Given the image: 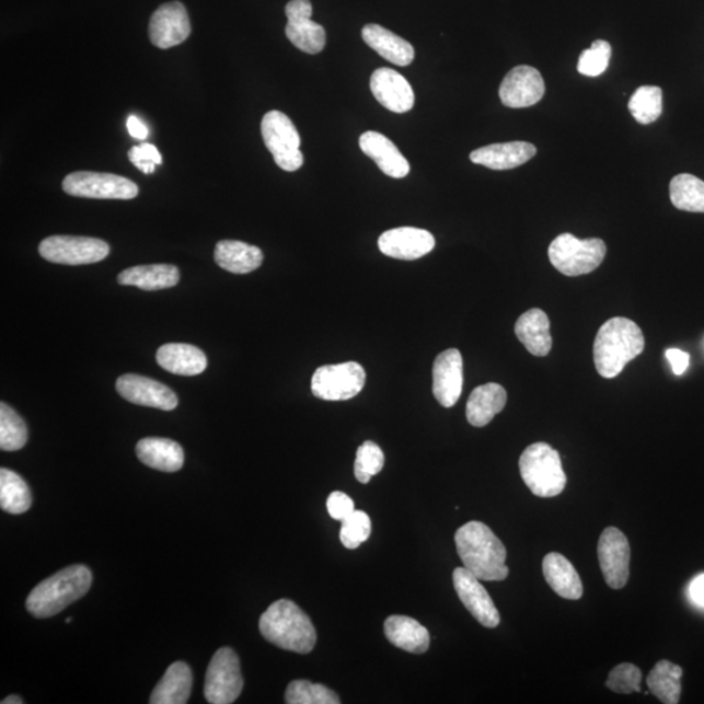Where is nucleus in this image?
Listing matches in <instances>:
<instances>
[{"label": "nucleus", "mask_w": 704, "mask_h": 704, "mask_svg": "<svg viewBox=\"0 0 704 704\" xmlns=\"http://www.w3.org/2000/svg\"><path fill=\"white\" fill-rule=\"evenodd\" d=\"M128 159L143 174L154 173L157 165H161L162 155L153 143L142 142L141 146L134 147L128 152Z\"/></svg>", "instance_id": "43"}, {"label": "nucleus", "mask_w": 704, "mask_h": 704, "mask_svg": "<svg viewBox=\"0 0 704 704\" xmlns=\"http://www.w3.org/2000/svg\"><path fill=\"white\" fill-rule=\"evenodd\" d=\"M191 22L186 7L170 2L159 7L150 18L149 38L159 49L181 45L189 37Z\"/></svg>", "instance_id": "15"}, {"label": "nucleus", "mask_w": 704, "mask_h": 704, "mask_svg": "<svg viewBox=\"0 0 704 704\" xmlns=\"http://www.w3.org/2000/svg\"><path fill=\"white\" fill-rule=\"evenodd\" d=\"M642 672L637 666L620 665L614 667L608 676L605 686L618 694L640 693Z\"/></svg>", "instance_id": "42"}, {"label": "nucleus", "mask_w": 704, "mask_h": 704, "mask_svg": "<svg viewBox=\"0 0 704 704\" xmlns=\"http://www.w3.org/2000/svg\"><path fill=\"white\" fill-rule=\"evenodd\" d=\"M92 580V572L85 565L68 566L37 585L26 599V610L37 619L56 616L83 598Z\"/></svg>", "instance_id": "4"}, {"label": "nucleus", "mask_w": 704, "mask_h": 704, "mask_svg": "<svg viewBox=\"0 0 704 704\" xmlns=\"http://www.w3.org/2000/svg\"><path fill=\"white\" fill-rule=\"evenodd\" d=\"M286 36L303 53L319 54L324 50L326 33L323 26L314 23L310 0H291L286 5Z\"/></svg>", "instance_id": "13"}, {"label": "nucleus", "mask_w": 704, "mask_h": 704, "mask_svg": "<svg viewBox=\"0 0 704 704\" xmlns=\"http://www.w3.org/2000/svg\"><path fill=\"white\" fill-rule=\"evenodd\" d=\"M262 135L265 147L275 157L279 168L297 171L303 166L304 157L300 152V136L296 125L286 114L273 111L264 115Z\"/></svg>", "instance_id": "7"}, {"label": "nucleus", "mask_w": 704, "mask_h": 704, "mask_svg": "<svg viewBox=\"0 0 704 704\" xmlns=\"http://www.w3.org/2000/svg\"><path fill=\"white\" fill-rule=\"evenodd\" d=\"M666 357L669 363H671L674 374L680 376L685 373L690 361V355L688 353L681 351L679 348H669V350L666 351Z\"/></svg>", "instance_id": "45"}, {"label": "nucleus", "mask_w": 704, "mask_h": 704, "mask_svg": "<svg viewBox=\"0 0 704 704\" xmlns=\"http://www.w3.org/2000/svg\"><path fill=\"white\" fill-rule=\"evenodd\" d=\"M39 255L60 265L100 263L111 254V245L97 238L54 235L39 244Z\"/></svg>", "instance_id": "10"}, {"label": "nucleus", "mask_w": 704, "mask_h": 704, "mask_svg": "<svg viewBox=\"0 0 704 704\" xmlns=\"http://www.w3.org/2000/svg\"><path fill=\"white\" fill-rule=\"evenodd\" d=\"M180 279V269L168 264L134 266L123 270L118 276L119 285L135 286L146 291L170 289L176 286Z\"/></svg>", "instance_id": "29"}, {"label": "nucleus", "mask_w": 704, "mask_h": 704, "mask_svg": "<svg viewBox=\"0 0 704 704\" xmlns=\"http://www.w3.org/2000/svg\"><path fill=\"white\" fill-rule=\"evenodd\" d=\"M607 245L601 239L580 241L572 234L558 235L550 245V262L567 277L589 275L604 262Z\"/></svg>", "instance_id": "6"}, {"label": "nucleus", "mask_w": 704, "mask_h": 704, "mask_svg": "<svg viewBox=\"0 0 704 704\" xmlns=\"http://www.w3.org/2000/svg\"><path fill=\"white\" fill-rule=\"evenodd\" d=\"M543 573L546 584L558 597L578 600L584 597V584L576 567L559 553H549L543 559Z\"/></svg>", "instance_id": "25"}, {"label": "nucleus", "mask_w": 704, "mask_h": 704, "mask_svg": "<svg viewBox=\"0 0 704 704\" xmlns=\"http://www.w3.org/2000/svg\"><path fill=\"white\" fill-rule=\"evenodd\" d=\"M22 703H24V701L16 695L7 696V699L2 701V704H22Z\"/></svg>", "instance_id": "48"}, {"label": "nucleus", "mask_w": 704, "mask_h": 704, "mask_svg": "<svg viewBox=\"0 0 704 704\" xmlns=\"http://www.w3.org/2000/svg\"><path fill=\"white\" fill-rule=\"evenodd\" d=\"M435 236L416 228H399L379 238V249L385 256L399 259H418L435 249Z\"/></svg>", "instance_id": "20"}, {"label": "nucleus", "mask_w": 704, "mask_h": 704, "mask_svg": "<svg viewBox=\"0 0 704 704\" xmlns=\"http://www.w3.org/2000/svg\"><path fill=\"white\" fill-rule=\"evenodd\" d=\"M372 532L371 518L367 512L355 510L342 521L339 539L347 550H357L368 540Z\"/></svg>", "instance_id": "40"}, {"label": "nucleus", "mask_w": 704, "mask_h": 704, "mask_svg": "<svg viewBox=\"0 0 704 704\" xmlns=\"http://www.w3.org/2000/svg\"><path fill=\"white\" fill-rule=\"evenodd\" d=\"M193 672L183 661H176L168 668L159 685L150 695L152 704H184L187 703L193 690Z\"/></svg>", "instance_id": "31"}, {"label": "nucleus", "mask_w": 704, "mask_h": 704, "mask_svg": "<svg viewBox=\"0 0 704 704\" xmlns=\"http://www.w3.org/2000/svg\"><path fill=\"white\" fill-rule=\"evenodd\" d=\"M0 507L10 515H23L32 507V494L22 476L0 470Z\"/></svg>", "instance_id": "34"}, {"label": "nucleus", "mask_w": 704, "mask_h": 704, "mask_svg": "<svg viewBox=\"0 0 704 704\" xmlns=\"http://www.w3.org/2000/svg\"><path fill=\"white\" fill-rule=\"evenodd\" d=\"M215 259L224 270L235 275H247L262 266L264 255L255 245L239 241H221L216 245Z\"/></svg>", "instance_id": "30"}, {"label": "nucleus", "mask_w": 704, "mask_h": 704, "mask_svg": "<svg viewBox=\"0 0 704 704\" xmlns=\"http://www.w3.org/2000/svg\"><path fill=\"white\" fill-rule=\"evenodd\" d=\"M326 507L330 516L339 522L344 521V519L355 511L351 497H348L344 492L339 491L333 492V494L327 497Z\"/></svg>", "instance_id": "44"}, {"label": "nucleus", "mask_w": 704, "mask_h": 704, "mask_svg": "<svg viewBox=\"0 0 704 704\" xmlns=\"http://www.w3.org/2000/svg\"><path fill=\"white\" fill-rule=\"evenodd\" d=\"M263 637L279 648L310 654L316 646L318 633L307 613L291 600L281 599L263 613L258 622Z\"/></svg>", "instance_id": "3"}, {"label": "nucleus", "mask_w": 704, "mask_h": 704, "mask_svg": "<svg viewBox=\"0 0 704 704\" xmlns=\"http://www.w3.org/2000/svg\"><path fill=\"white\" fill-rule=\"evenodd\" d=\"M515 332L526 350L535 357H546L551 353V324L544 311L532 309L524 312L517 320Z\"/></svg>", "instance_id": "24"}, {"label": "nucleus", "mask_w": 704, "mask_h": 704, "mask_svg": "<svg viewBox=\"0 0 704 704\" xmlns=\"http://www.w3.org/2000/svg\"><path fill=\"white\" fill-rule=\"evenodd\" d=\"M136 454L148 468L163 471V473H175L184 464V451L180 443L161 439V437H147L136 446Z\"/></svg>", "instance_id": "27"}, {"label": "nucleus", "mask_w": 704, "mask_h": 704, "mask_svg": "<svg viewBox=\"0 0 704 704\" xmlns=\"http://www.w3.org/2000/svg\"><path fill=\"white\" fill-rule=\"evenodd\" d=\"M535 154L536 148L532 143L511 141L476 149L470 160L492 170H511L524 165Z\"/></svg>", "instance_id": "21"}, {"label": "nucleus", "mask_w": 704, "mask_h": 704, "mask_svg": "<svg viewBox=\"0 0 704 704\" xmlns=\"http://www.w3.org/2000/svg\"><path fill=\"white\" fill-rule=\"evenodd\" d=\"M243 688L244 680L238 655L229 647L218 649L205 677V699L211 704L234 703L242 694Z\"/></svg>", "instance_id": "8"}, {"label": "nucleus", "mask_w": 704, "mask_h": 704, "mask_svg": "<svg viewBox=\"0 0 704 704\" xmlns=\"http://www.w3.org/2000/svg\"><path fill=\"white\" fill-rule=\"evenodd\" d=\"M285 702L289 704H339L332 689L307 680L292 681L287 686Z\"/></svg>", "instance_id": "38"}, {"label": "nucleus", "mask_w": 704, "mask_h": 704, "mask_svg": "<svg viewBox=\"0 0 704 704\" xmlns=\"http://www.w3.org/2000/svg\"><path fill=\"white\" fill-rule=\"evenodd\" d=\"M454 540L458 555L474 576L487 582L508 578L507 549L487 524L469 522L458 529Z\"/></svg>", "instance_id": "1"}, {"label": "nucleus", "mask_w": 704, "mask_h": 704, "mask_svg": "<svg viewBox=\"0 0 704 704\" xmlns=\"http://www.w3.org/2000/svg\"><path fill=\"white\" fill-rule=\"evenodd\" d=\"M371 91L382 106L396 114L408 113L415 105L412 84L392 68L382 67L372 73Z\"/></svg>", "instance_id": "19"}, {"label": "nucleus", "mask_w": 704, "mask_h": 704, "mask_svg": "<svg viewBox=\"0 0 704 704\" xmlns=\"http://www.w3.org/2000/svg\"><path fill=\"white\" fill-rule=\"evenodd\" d=\"M359 147L361 152L378 163L379 169L385 175L395 177V180H402L408 175L409 163L386 136L368 131L360 136Z\"/></svg>", "instance_id": "22"}, {"label": "nucleus", "mask_w": 704, "mask_h": 704, "mask_svg": "<svg viewBox=\"0 0 704 704\" xmlns=\"http://www.w3.org/2000/svg\"><path fill=\"white\" fill-rule=\"evenodd\" d=\"M507 391L495 382L484 384L474 389L470 394L466 406L468 420L473 427L482 428L488 426L497 414H500L507 405Z\"/></svg>", "instance_id": "26"}, {"label": "nucleus", "mask_w": 704, "mask_h": 704, "mask_svg": "<svg viewBox=\"0 0 704 704\" xmlns=\"http://www.w3.org/2000/svg\"><path fill=\"white\" fill-rule=\"evenodd\" d=\"M645 337L634 321L613 318L601 325L593 342V361L598 373L614 379L645 350Z\"/></svg>", "instance_id": "2"}, {"label": "nucleus", "mask_w": 704, "mask_h": 704, "mask_svg": "<svg viewBox=\"0 0 704 704\" xmlns=\"http://www.w3.org/2000/svg\"><path fill=\"white\" fill-rule=\"evenodd\" d=\"M453 584L458 598L481 625L489 628L500 625V613L480 578L464 566L457 567Z\"/></svg>", "instance_id": "14"}, {"label": "nucleus", "mask_w": 704, "mask_h": 704, "mask_svg": "<svg viewBox=\"0 0 704 704\" xmlns=\"http://www.w3.org/2000/svg\"><path fill=\"white\" fill-rule=\"evenodd\" d=\"M682 668L668 660H660L647 676L649 693L661 703L679 704Z\"/></svg>", "instance_id": "33"}, {"label": "nucleus", "mask_w": 704, "mask_h": 704, "mask_svg": "<svg viewBox=\"0 0 704 704\" xmlns=\"http://www.w3.org/2000/svg\"><path fill=\"white\" fill-rule=\"evenodd\" d=\"M386 638L391 644L412 654L427 653L429 633L420 622L407 616H391L384 624Z\"/></svg>", "instance_id": "32"}, {"label": "nucleus", "mask_w": 704, "mask_h": 704, "mask_svg": "<svg viewBox=\"0 0 704 704\" xmlns=\"http://www.w3.org/2000/svg\"><path fill=\"white\" fill-rule=\"evenodd\" d=\"M689 592L695 603L704 608V574L693 580Z\"/></svg>", "instance_id": "47"}, {"label": "nucleus", "mask_w": 704, "mask_h": 704, "mask_svg": "<svg viewBox=\"0 0 704 704\" xmlns=\"http://www.w3.org/2000/svg\"><path fill=\"white\" fill-rule=\"evenodd\" d=\"M669 196L677 209L704 213V182L699 177L692 174L674 176L669 186Z\"/></svg>", "instance_id": "35"}, {"label": "nucleus", "mask_w": 704, "mask_h": 704, "mask_svg": "<svg viewBox=\"0 0 704 704\" xmlns=\"http://www.w3.org/2000/svg\"><path fill=\"white\" fill-rule=\"evenodd\" d=\"M127 128L129 135L132 138L138 140H146L148 138L149 131L146 125L138 118V116L131 115L127 120Z\"/></svg>", "instance_id": "46"}, {"label": "nucleus", "mask_w": 704, "mask_h": 704, "mask_svg": "<svg viewBox=\"0 0 704 704\" xmlns=\"http://www.w3.org/2000/svg\"><path fill=\"white\" fill-rule=\"evenodd\" d=\"M545 84L534 67L518 66L505 77L500 86V100L510 108L534 106L544 97Z\"/></svg>", "instance_id": "17"}, {"label": "nucleus", "mask_w": 704, "mask_h": 704, "mask_svg": "<svg viewBox=\"0 0 704 704\" xmlns=\"http://www.w3.org/2000/svg\"><path fill=\"white\" fill-rule=\"evenodd\" d=\"M385 455L381 448L373 441H366L357 451L354 473L357 481L367 484L372 476L378 475L384 469Z\"/></svg>", "instance_id": "39"}, {"label": "nucleus", "mask_w": 704, "mask_h": 704, "mask_svg": "<svg viewBox=\"0 0 704 704\" xmlns=\"http://www.w3.org/2000/svg\"><path fill=\"white\" fill-rule=\"evenodd\" d=\"M116 391L134 405L173 412L177 407V396L166 385L143 376L127 373L116 381Z\"/></svg>", "instance_id": "16"}, {"label": "nucleus", "mask_w": 704, "mask_h": 704, "mask_svg": "<svg viewBox=\"0 0 704 704\" xmlns=\"http://www.w3.org/2000/svg\"><path fill=\"white\" fill-rule=\"evenodd\" d=\"M434 395L443 407H453L463 389V359L457 348H449L434 363Z\"/></svg>", "instance_id": "18"}, {"label": "nucleus", "mask_w": 704, "mask_h": 704, "mask_svg": "<svg viewBox=\"0 0 704 704\" xmlns=\"http://www.w3.org/2000/svg\"><path fill=\"white\" fill-rule=\"evenodd\" d=\"M66 194L100 200H132L139 195L138 184L125 176L93 171H77L64 181Z\"/></svg>", "instance_id": "9"}, {"label": "nucleus", "mask_w": 704, "mask_h": 704, "mask_svg": "<svg viewBox=\"0 0 704 704\" xmlns=\"http://www.w3.org/2000/svg\"><path fill=\"white\" fill-rule=\"evenodd\" d=\"M628 112L640 125H649L662 113V92L659 86H640L628 101Z\"/></svg>", "instance_id": "36"}, {"label": "nucleus", "mask_w": 704, "mask_h": 704, "mask_svg": "<svg viewBox=\"0 0 704 704\" xmlns=\"http://www.w3.org/2000/svg\"><path fill=\"white\" fill-rule=\"evenodd\" d=\"M519 471L524 484L538 497H556L566 487L562 457L549 443L536 442L526 448L519 458Z\"/></svg>", "instance_id": "5"}, {"label": "nucleus", "mask_w": 704, "mask_h": 704, "mask_svg": "<svg viewBox=\"0 0 704 704\" xmlns=\"http://www.w3.org/2000/svg\"><path fill=\"white\" fill-rule=\"evenodd\" d=\"M28 441V428L15 409L7 403L0 405V449L16 451Z\"/></svg>", "instance_id": "37"}, {"label": "nucleus", "mask_w": 704, "mask_h": 704, "mask_svg": "<svg viewBox=\"0 0 704 704\" xmlns=\"http://www.w3.org/2000/svg\"><path fill=\"white\" fill-rule=\"evenodd\" d=\"M612 57V47L607 41L598 39L591 45L589 50L580 54L578 61V72L589 78H598L607 71Z\"/></svg>", "instance_id": "41"}, {"label": "nucleus", "mask_w": 704, "mask_h": 704, "mask_svg": "<svg viewBox=\"0 0 704 704\" xmlns=\"http://www.w3.org/2000/svg\"><path fill=\"white\" fill-rule=\"evenodd\" d=\"M155 359L165 371L181 376H197L208 367V359L200 348L188 344L163 345Z\"/></svg>", "instance_id": "28"}, {"label": "nucleus", "mask_w": 704, "mask_h": 704, "mask_svg": "<svg viewBox=\"0 0 704 704\" xmlns=\"http://www.w3.org/2000/svg\"><path fill=\"white\" fill-rule=\"evenodd\" d=\"M365 43L372 47L382 58L400 67H406L413 64L415 58L414 46L400 36H396L384 26L378 24H368L361 31Z\"/></svg>", "instance_id": "23"}, {"label": "nucleus", "mask_w": 704, "mask_h": 704, "mask_svg": "<svg viewBox=\"0 0 704 704\" xmlns=\"http://www.w3.org/2000/svg\"><path fill=\"white\" fill-rule=\"evenodd\" d=\"M71 621H72V619H71V618H70V619H66L67 624H70V622H71Z\"/></svg>", "instance_id": "49"}, {"label": "nucleus", "mask_w": 704, "mask_h": 704, "mask_svg": "<svg viewBox=\"0 0 704 704\" xmlns=\"http://www.w3.org/2000/svg\"><path fill=\"white\" fill-rule=\"evenodd\" d=\"M366 371L357 361L323 366L312 378V394L324 401H348L363 391Z\"/></svg>", "instance_id": "11"}, {"label": "nucleus", "mask_w": 704, "mask_h": 704, "mask_svg": "<svg viewBox=\"0 0 704 704\" xmlns=\"http://www.w3.org/2000/svg\"><path fill=\"white\" fill-rule=\"evenodd\" d=\"M631 544L616 528H608L601 532L598 544V557L601 573L608 586L613 590L625 587L631 576Z\"/></svg>", "instance_id": "12"}]
</instances>
